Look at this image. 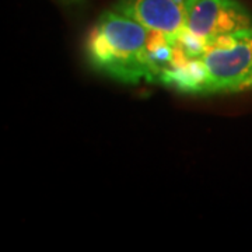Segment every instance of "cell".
<instances>
[{"instance_id": "3957f363", "label": "cell", "mask_w": 252, "mask_h": 252, "mask_svg": "<svg viewBox=\"0 0 252 252\" xmlns=\"http://www.w3.org/2000/svg\"><path fill=\"white\" fill-rule=\"evenodd\" d=\"M252 27L250 11L238 0H189L185 31L202 41Z\"/></svg>"}, {"instance_id": "6da1fadb", "label": "cell", "mask_w": 252, "mask_h": 252, "mask_svg": "<svg viewBox=\"0 0 252 252\" xmlns=\"http://www.w3.org/2000/svg\"><path fill=\"white\" fill-rule=\"evenodd\" d=\"M91 66L126 84L160 81L174 56V41L115 9L102 13L86 39Z\"/></svg>"}, {"instance_id": "8992f818", "label": "cell", "mask_w": 252, "mask_h": 252, "mask_svg": "<svg viewBox=\"0 0 252 252\" xmlns=\"http://www.w3.org/2000/svg\"><path fill=\"white\" fill-rule=\"evenodd\" d=\"M245 89H252V74H251V77L247 80V83H245V87H244V90Z\"/></svg>"}, {"instance_id": "5b68a950", "label": "cell", "mask_w": 252, "mask_h": 252, "mask_svg": "<svg viewBox=\"0 0 252 252\" xmlns=\"http://www.w3.org/2000/svg\"><path fill=\"white\" fill-rule=\"evenodd\" d=\"M62 1L66 4H83L86 0H62Z\"/></svg>"}, {"instance_id": "277c9868", "label": "cell", "mask_w": 252, "mask_h": 252, "mask_svg": "<svg viewBox=\"0 0 252 252\" xmlns=\"http://www.w3.org/2000/svg\"><path fill=\"white\" fill-rule=\"evenodd\" d=\"M189 0H118L114 9L172 41L185 31Z\"/></svg>"}, {"instance_id": "7a4b0ae2", "label": "cell", "mask_w": 252, "mask_h": 252, "mask_svg": "<svg viewBox=\"0 0 252 252\" xmlns=\"http://www.w3.org/2000/svg\"><path fill=\"white\" fill-rule=\"evenodd\" d=\"M252 74V27L203 41L185 54L174 45L171 63L160 83L188 94L244 90Z\"/></svg>"}]
</instances>
